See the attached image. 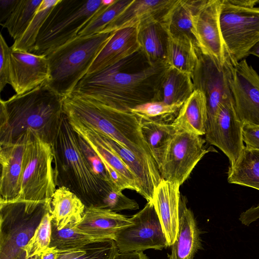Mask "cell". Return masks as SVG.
Listing matches in <instances>:
<instances>
[{
	"instance_id": "16",
	"label": "cell",
	"mask_w": 259,
	"mask_h": 259,
	"mask_svg": "<svg viewBox=\"0 0 259 259\" xmlns=\"http://www.w3.org/2000/svg\"><path fill=\"white\" fill-rule=\"evenodd\" d=\"M65 115L74 131L87 141L103 162L111 184L118 190L130 189L139 194L137 178L104 142L98 132L74 116Z\"/></svg>"
},
{
	"instance_id": "29",
	"label": "cell",
	"mask_w": 259,
	"mask_h": 259,
	"mask_svg": "<svg viewBox=\"0 0 259 259\" xmlns=\"http://www.w3.org/2000/svg\"><path fill=\"white\" fill-rule=\"evenodd\" d=\"M227 180L259 190V150L245 146L236 161L229 165Z\"/></svg>"
},
{
	"instance_id": "7",
	"label": "cell",
	"mask_w": 259,
	"mask_h": 259,
	"mask_svg": "<svg viewBox=\"0 0 259 259\" xmlns=\"http://www.w3.org/2000/svg\"><path fill=\"white\" fill-rule=\"evenodd\" d=\"M23 155L20 191L15 202L28 206L51 202L56 190L53 146L29 131Z\"/></svg>"
},
{
	"instance_id": "9",
	"label": "cell",
	"mask_w": 259,
	"mask_h": 259,
	"mask_svg": "<svg viewBox=\"0 0 259 259\" xmlns=\"http://www.w3.org/2000/svg\"><path fill=\"white\" fill-rule=\"evenodd\" d=\"M220 25L232 63L238 62L259 41V7H241L222 0Z\"/></svg>"
},
{
	"instance_id": "28",
	"label": "cell",
	"mask_w": 259,
	"mask_h": 259,
	"mask_svg": "<svg viewBox=\"0 0 259 259\" xmlns=\"http://www.w3.org/2000/svg\"><path fill=\"white\" fill-rule=\"evenodd\" d=\"M138 39L141 50L150 65L166 62L167 33L159 22L139 24Z\"/></svg>"
},
{
	"instance_id": "11",
	"label": "cell",
	"mask_w": 259,
	"mask_h": 259,
	"mask_svg": "<svg viewBox=\"0 0 259 259\" xmlns=\"http://www.w3.org/2000/svg\"><path fill=\"white\" fill-rule=\"evenodd\" d=\"M133 224L119 229L115 241L119 253L162 250L168 246L166 237L152 201L130 218Z\"/></svg>"
},
{
	"instance_id": "44",
	"label": "cell",
	"mask_w": 259,
	"mask_h": 259,
	"mask_svg": "<svg viewBox=\"0 0 259 259\" xmlns=\"http://www.w3.org/2000/svg\"><path fill=\"white\" fill-rule=\"evenodd\" d=\"M58 251L54 247H49L37 255V259H57Z\"/></svg>"
},
{
	"instance_id": "13",
	"label": "cell",
	"mask_w": 259,
	"mask_h": 259,
	"mask_svg": "<svg viewBox=\"0 0 259 259\" xmlns=\"http://www.w3.org/2000/svg\"><path fill=\"white\" fill-rule=\"evenodd\" d=\"M222 0H202L193 18V34L204 55L222 65L231 62L222 35L220 15Z\"/></svg>"
},
{
	"instance_id": "18",
	"label": "cell",
	"mask_w": 259,
	"mask_h": 259,
	"mask_svg": "<svg viewBox=\"0 0 259 259\" xmlns=\"http://www.w3.org/2000/svg\"><path fill=\"white\" fill-rule=\"evenodd\" d=\"M29 131L14 143L0 146V203L17 201L20 191L23 155Z\"/></svg>"
},
{
	"instance_id": "42",
	"label": "cell",
	"mask_w": 259,
	"mask_h": 259,
	"mask_svg": "<svg viewBox=\"0 0 259 259\" xmlns=\"http://www.w3.org/2000/svg\"><path fill=\"white\" fill-rule=\"evenodd\" d=\"M19 0L0 1V22L1 24L7 20L14 10Z\"/></svg>"
},
{
	"instance_id": "5",
	"label": "cell",
	"mask_w": 259,
	"mask_h": 259,
	"mask_svg": "<svg viewBox=\"0 0 259 259\" xmlns=\"http://www.w3.org/2000/svg\"><path fill=\"white\" fill-rule=\"evenodd\" d=\"M113 32L77 36L49 54V77L46 83L64 99L70 95Z\"/></svg>"
},
{
	"instance_id": "38",
	"label": "cell",
	"mask_w": 259,
	"mask_h": 259,
	"mask_svg": "<svg viewBox=\"0 0 259 259\" xmlns=\"http://www.w3.org/2000/svg\"><path fill=\"white\" fill-rule=\"evenodd\" d=\"M52 220L51 209L45 214L33 236L24 248L26 258L38 255L49 247Z\"/></svg>"
},
{
	"instance_id": "22",
	"label": "cell",
	"mask_w": 259,
	"mask_h": 259,
	"mask_svg": "<svg viewBox=\"0 0 259 259\" xmlns=\"http://www.w3.org/2000/svg\"><path fill=\"white\" fill-rule=\"evenodd\" d=\"M133 224L130 218L108 209L87 207L75 227L96 239H114L121 228Z\"/></svg>"
},
{
	"instance_id": "35",
	"label": "cell",
	"mask_w": 259,
	"mask_h": 259,
	"mask_svg": "<svg viewBox=\"0 0 259 259\" xmlns=\"http://www.w3.org/2000/svg\"><path fill=\"white\" fill-rule=\"evenodd\" d=\"M96 240L98 239L79 231L75 227V225H68L58 230L55 222L52 220L51 239L49 247H54L58 250H67L79 247Z\"/></svg>"
},
{
	"instance_id": "43",
	"label": "cell",
	"mask_w": 259,
	"mask_h": 259,
	"mask_svg": "<svg viewBox=\"0 0 259 259\" xmlns=\"http://www.w3.org/2000/svg\"><path fill=\"white\" fill-rule=\"evenodd\" d=\"M114 259H149L143 251H132L118 253Z\"/></svg>"
},
{
	"instance_id": "4",
	"label": "cell",
	"mask_w": 259,
	"mask_h": 259,
	"mask_svg": "<svg viewBox=\"0 0 259 259\" xmlns=\"http://www.w3.org/2000/svg\"><path fill=\"white\" fill-rule=\"evenodd\" d=\"M52 146L56 185L69 189L86 207L102 208L104 198L114 187L94 172L81 149L77 134L65 114Z\"/></svg>"
},
{
	"instance_id": "40",
	"label": "cell",
	"mask_w": 259,
	"mask_h": 259,
	"mask_svg": "<svg viewBox=\"0 0 259 259\" xmlns=\"http://www.w3.org/2000/svg\"><path fill=\"white\" fill-rule=\"evenodd\" d=\"M12 51L5 41L3 35H0V91L2 92L8 83H10V54Z\"/></svg>"
},
{
	"instance_id": "36",
	"label": "cell",
	"mask_w": 259,
	"mask_h": 259,
	"mask_svg": "<svg viewBox=\"0 0 259 259\" xmlns=\"http://www.w3.org/2000/svg\"><path fill=\"white\" fill-rule=\"evenodd\" d=\"M133 0H115L110 5L103 7L81 30L78 36L91 35L100 32L133 2Z\"/></svg>"
},
{
	"instance_id": "20",
	"label": "cell",
	"mask_w": 259,
	"mask_h": 259,
	"mask_svg": "<svg viewBox=\"0 0 259 259\" xmlns=\"http://www.w3.org/2000/svg\"><path fill=\"white\" fill-rule=\"evenodd\" d=\"M138 26L118 29L113 34L89 68L87 74L100 71L139 52Z\"/></svg>"
},
{
	"instance_id": "34",
	"label": "cell",
	"mask_w": 259,
	"mask_h": 259,
	"mask_svg": "<svg viewBox=\"0 0 259 259\" xmlns=\"http://www.w3.org/2000/svg\"><path fill=\"white\" fill-rule=\"evenodd\" d=\"M42 1L19 0L9 17L1 24L14 40L19 38L26 31Z\"/></svg>"
},
{
	"instance_id": "15",
	"label": "cell",
	"mask_w": 259,
	"mask_h": 259,
	"mask_svg": "<svg viewBox=\"0 0 259 259\" xmlns=\"http://www.w3.org/2000/svg\"><path fill=\"white\" fill-rule=\"evenodd\" d=\"M243 125L236 113L231 95L223 101L214 120L207 126L206 141L219 148L228 158L230 165L236 161L245 147Z\"/></svg>"
},
{
	"instance_id": "3",
	"label": "cell",
	"mask_w": 259,
	"mask_h": 259,
	"mask_svg": "<svg viewBox=\"0 0 259 259\" xmlns=\"http://www.w3.org/2000/svg\"><path fill=\"white\" fill-rule=\"evenodd\" d=\"M70 114L135 154L158 178L159 169L141 130V118L131 111L115 109L72 93L63 100Z\"/></svg>"
},
{
	"instance_id": "26",
	"label": "cell",
	"mask_w": 259,
	"mask_h": 259,
	"mask_svg": "<svg viewBox=\"0 0 259 259\" xmlns=\"http://www.w3.org/2000/svg\"><path fill=\"white\" fill-rule=\"evenodd\" d=\"M198 52L192 39L167 34L166 63L169 67L192 76L198 62Z\"/></svg>"
},
{
	"instance_id": "47",
	"label": "cell",
	"mask_w": 259,
	"mask_h": 259,
	"mask_svg": "<svg viewBox=\"0 0 259 259\" xmlns=\"http://www.w3.org/2000/svg\"><path fill=\"white\" fill-rule=\"evenodd\" d=\"M16 259H37V255L29 257V258H26V252L24 250L23 251H22L16 258Z\"/></svg>"
},
{
	"instance_id": "19",
	"label": "cell",
	"mask_w": 259,
	"mask_h": 259,
	"mask_svg": "<svg viewBox=\"0 0 259 259\" xmlns=\"http://www.w3.org/2000/svg\"><path fill=\"white\" fill-rule=\"evenodd\" d=\"M180 185L161 179L154 190L152 202L167 238L168 246L174 243L179 224Z\"/></svg>"
},
{
	"instance_id": "33",
	"label": "cell",
	"mask_w": 259,
	"mask_h": 259,
	"mask_svg": "<svg viewBox=\"0 0 259 259\" xmlns=\"http://www.w3.org/2000/svg\"><path fill=\"white\" fill-rule=\"evenodd\" d=\"M60 0H42L26 31L11 47L13 51L31 53L48 15Z\"/></svg>"
},
{
	"instance_id": "27",
	"label": "cell",
	"mask_w": 259,
	"mask_h": 259,
	"mask_svg": "<svg viewBox=\"0 0 259 259\" xmlns=\"http://www.w3.org/2000/svg\"><path fill=\"white\" fill-rule=\"evenodd\" d=\"M202 2L176 0L160 22L166 33L186 36L196 42L193 34V18Z\"/></svg>"
},
{
	"instance_id": "10",
	"label": "cell",
	"mask_w": 259,
	"mask_h": 259,
	"mask_svg": "<svg viewBox=\"0 0 259 259\" xmlns=\"http://www.w3.org/2000/svg\"><path fill=\"white\" fill-rule=\"evenodd\" d=\"M205 142L201 136L176 130L159 168L162 179L182 185L210 151L206 148Z\"/></svg>"
},
{
	"instance_id": "6",
	"label": "cell",
	"mask_w": 259,
	"mask_h": 259,
	"mask_svg": "<svg viewBox=\"0 0 259 259\" xmlns=\"http://www.w3.org/2000/svg\"><path fill=\"white\" fill-rule=\"evenodd\" d=\"M115 1L60 0L41 28L31 53L47 56L71 41L103 7Z\"/></svg>"
},
{
	"instance_id": "45",
	"label": "cell",
	"mask_w": 259,
	"mask_h": 259,
	"mask_svg": "<svg viewBox=\"0 0 259 259\" xmlns=\"http://www.w3.org/2000/svg\"><path fill=\"white\" fill-rule=\"evenodd\" d=\"M232 5L244 8H254L259 0H227Z\"/></svg>"
},
{
	"instance_id": "32",
	"label": "cell",
	"mask_w": 259,
	"mask_h": 259,
	"mask_svg": "<svg viewBox=\"0 0 259 259\" xmlns=\"http://www.w3.org/2000/svg\"><path fill=\"white\" fill-rule=\"evenodd\" d=\"M119 251L113 239L92 241L79 247L59 250L57 259H114Z\"/></svg>"
},
{
	"instance_id": "24",
	"label": "cell",
	"mask_w": 259,
	"mask_h": 259,
	"mask_svg": "<svg viewBox=\"0 0 259 259\" xmlns=\"http://www.w3.org/2000/svg\"><path fill=\"white\" fill-rule=\"evenodd\" d=\"M176 130L205 135L207 130V108L205 96L195 89L185 101L171 122Z\"/></svg>"
},
{
	"instance_id": "23",
	"label": "cell",
	"mask_w": 259,
	"mask_h": 259,
	"mask_svg": "<svg viewBox=\"0 0 259 259\" xmlns=\"http://www.w3.org/2000/svg\"><path fill=\"white\" fill-rule=\"evenodd\" d=\"M200 234L194 214L187 206L186 198L181 196L178 232L168 259H194L202 247Z\"/></svg>"
},
{
	"instance_id": "8",
	"label": "cell",
	"mask_w": 259,
	"mask_h": 259,
	"mask_svg": "<svg viewBox=\"0 0 259 259\" xmlns=\"http://www.w3.org/2000/svg\"><path fill=\"white\" fill-rule=\"evenodd\" d=\"M51 209V202L36 207L18 201L0 203V259H16Z\"/></svg>"
},
{
	"instance_id": "17",
	"label": "cell",
	"mask_w": 259,
	"mask_h": 259,
	"mask_svg": "<svg viewBox=\"0 0 259 259\" xmlns=\"http://www.w3.org/2000/svg\"><path fill=\"white\" fill-rule=\"evenodd\" d=\"M49 77V63L46 56L12 51L9 84L16 95L34 90L46 83Z\"/></svg>"
},
{
	"instance_id": "39",
	"label": "cell",
	"mask_w": 259,
	"mask_h": 259,
	"mask_svg": "<svg viewBox=\"0 0 259 259\" xmlns=\"http://www.w3.org/2000/svg\"><path fill=\"white\" fill-rule=\"evenodd\" d=\"M77 136L82 152L94 172L99 178L111 184L105 166L99 156L83 138L78 134Z\"/></svg>"
},
{
	"instance_id": "46",
	"label": "cell",
	"mask_w": 259,
	"mask_h": 259,
	"mask_svg": "<svg viewBox=\"0 0 259 259\" xmlns=\"http://www.w3.org/2000/svg\"><path fill=\"white\" fill-rule=\"evenodd\" d=\"M253 55L259 57V41L257 42L249 51V55Z\"/></svg>"
},
{
	"instance_id": "14",
	"label": "cell",
	"mask_w": 259,
	"mask_h": 259,
	"mask_svg": "<svg viewBox=\"0 0 259 259\" xmlns=\"http://www.w3.org/2000/svg\"><path fill=\"white\" fill-rule=\"evenodd\" d=\"M229 82L240 120L259 125V75L244 59L231 64Z\"/></svg>"
},
{
	"instance_id": "21",
	"label": "cell",
	"mask_w": 259,
	"mask_h": 259,
	"mask_svg": "<svg viewBox=\"0 0 259 259\" xmlns=\"http://www.w3.org/2000/svg\"><path fill=\"white\" fill-rule=\"evenodd\" d=\"M176 2V0H133L100 33L112 32L149 21L160 22Z\"/></svg>"
},
{
	"instance_id": "41",
	"label": "cell",
	"mask_w": 259,
	"mask_h": 259,
	"mask_svg": "<svg viewBox=\"0 0 259 259\" xmlns=\"http://www.w3.org/2000/svg\"><path fill=\"white\" fill-rule=\"evenodd\" d=\"M242 138L246 148L259 150V125L243 124Z\"/></svg>"
},
{
	"instance_id": "12",
	"label": "cell",
	"mask_w": 259,
	"mask_h": 259,
	"mask_svg": "<svg viewBox=\"0 0 259 259\" xmlns=\"http://www.w3.org/2000/svg\"><path fill=\"white\" fill-rule=\"evenodd\" d=\"M198 62L192 75L194 90L204 94L207 103V126L214 120L223 101L231 96L229 78L231 62L224 65L199 50Z\"/></svg>"
},
{
	"instance_id": "30",
	"label": "cell",
	"mask_w": 259,
	"mask_h": 259,
	"mask_svg": "<svg viewBox=\"0 0 259 259\" xmlns=\"http://www.w3.org/2000/svg\"><path fill=\"white\" fill-rule=\"evenodd\" d=\"M141 119L142 134L159 169L176 130L171 123Z\"/></svg>"
},
{
	"instance_id": "2",
	"label": "cell",
	"mask_w": 259,
	"mask_h": 259,
	"mask_svg": "<svg viewBox=\"0 0 259 259\" xmlns=\"http://www.w3.org/2000/svg\"><path fill=\"white\" fill-rule=\"evenodd\" d=\"M64 98L46 83L0 100V146L14 143L28 131L53 145L64 115Z\"/></svg>"
},
{
	"instance_id": "37",
	"label": "cell",
	"mask_w": 259,
	"mask_h": 259,
	"mask_svg": "<svg viewBox=\"0 0 259 259\" xmlns=\"http://www.w3.org/2000/svg\"><path fill=\"white\" fill-rule=\"evenodd\" d=\"M183 104H168L161 101L149 102L134 107L131 111L142 119L160 121H163V119L166 122L167 118L169 120L178 114Z\"/></svg>"
},
{
	"instance_id": "31",
	"label": "cell",
	"mask_w": 259,
	"mask_h": 259,
	"mask_svg": "<svg viewBox=\"0 0 259 259\" xmlns=\"http://www.w3.org/2000/svg\"><path fill=\"white\" fill-rule=\"evenodd\" d=\"M194 91L192 75L169 67L161 88V101L168 104L184 103Z\"/></svg>"
},
{
	"instance_id": "1",
	"label": "cell",
	"mask_w": 259,
	"mask_h": 259,
	"mask_svg": "<svg viewBox=\"0 0 259 259\" xmlns=\"http://www.w3.org/2000/svg\"><path fill=\"white\" fill-rule=\"evenodd\" d=\"M169 66L150 65L140 50L97 72L87 74L72 93L111 108L131 111L147 102L161 101V88Z\"/></svg>"
},
{
	"instance_id": "25",
	"label": "cell",
	"mask_w": 259,
	"mask_h": 259,
	"mask_svg": "<svg viewBox=\"0 0 259 259\" xmlns=\"http://www.w3.org/2000/svg\"><path fill=\"white\" fill-rule=\"evenodd\" d=\"M53 221L58 230L68 225H76L81 220L86 206L73 192L64 186L58 187L51 201Z\"/></svg>"
}]
</instances>
